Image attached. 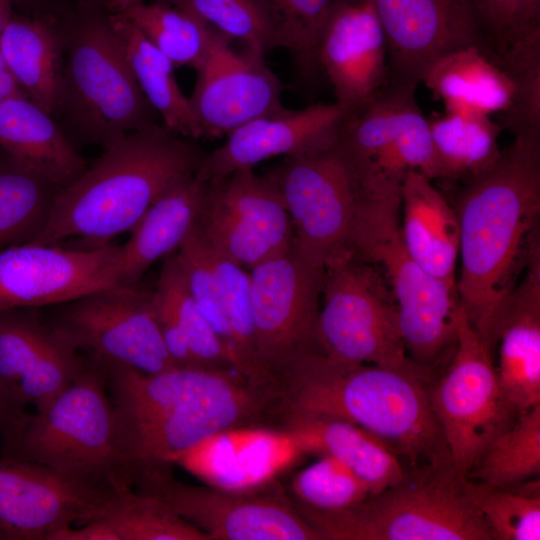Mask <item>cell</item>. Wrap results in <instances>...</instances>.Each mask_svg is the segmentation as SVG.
I'll return each mask as SVG.
<instances>
[{
    "label": "cell",
    "instance_id": "obj_1",
    "mask_svg": "<svg viewBox=\"0 0 540 540\" xmlns=\"http://www.w3.org/2000/svg\"><path fill=\"white\" fill-rule=\"evenodd\" d=\"M454 208L459 300L493 354L502 308L540 245V139L515 137L491 168L468 181Z\"/></svg>",
    "mask_w": 540,
    "mask_h": 540
},
{
    "label": "cell",
    "instance_id": "obj_2",
    "mask_svg": "<svg viewBox=\"0 0 540 540\" xmlns=\"http://www.w3.org/2000/svg\"><path fill=\"white\" fill-rule=\"evenodd\" d=\"M432 378L418 372L335 359L316 349L278 376L281 414L349 421L384 442L410 468L453 464L433 413Z\"/></svg>",
    "mask_w": 540,
    "mask_h": 540
},
{
    "label": "cell",
    "instance_id": "obj_3",
    "mask_svg": "<svg viewBox=\"0 0 540 540\" xmlns=\"http://www.w3.org/2000/svg\"><path fill=\"white\" fill-rule=\"evenodd\" d=\"M104 153L56 197L49 219L29 242L80 238L87 247L130 232L150 205L179 179L195 174L207 153L196 140L163 124L132 132Z\"/></svg>",
    "mask_w": 540,
    "mask_h": 540
},
{
    "label": "cell",
    "instance_id": "obj_4",
    "mask_svg": "<svg viewBox=\"0 0 540 540\" xmlns=\"http://www.w3.org/2000/svg\"><path fill=\"white\" fill-rule=\"evenodd\" d=\"M0 436L2 457L40 464L97 486L132 487L105 369L90 358L44 409L34 414L24 410Z\"/></svg>",
    "mask_w": 540,
    "mask_h": 540
},
{
    "label": "cell",
    "instance_id": "obj_5",
    "mask_svg": "<svg viewBox=\"0 0 540 540\" xmlns=\"http://www.w3.org/2000/svg\"><path fill=\"white\" fill-rule=\"evenodd\" d=\"M401 183L362 184L348 248L381 273L397 306L408 357L433 375L454 347L460 300L456 286L429 275L407 251L400 230Z\"/></svg>",
    "mask_w": 540,
    "mask_h": 540
},
{
    "label": "cell",
    "instance_id": "obj_6",
    "mask_svg": "<svg viewBox=\"0 0 540 540\" xmlns=\"http://www.w3.org/2000/svg\"><path fill=\"white\" fill-rule=\"evenodd\" d=\"M60 24L64 56L53 117L68 138L107 148L156 125L158 113L130 70L110 15L83 11Z\"/></svg>",
    "mask_w": 540,
    "mask_h": 540
},
{
    "label": "cell",
    "instance_id": "obj_7",
    "mask_svg": "<svg viewBox=\"0 0 540 540\" xmlns=\"http://www.w3.org/2000/svg\"><path fill=\"white\" fill-rule=\"evenodd\" d=\"M453 464L406 470L396 484L350 507L323 511L290 496L321 540H494Z\"/></svg>",
    "mask_w": 540,
    "mask_h": 540
},
{
    "label": "cell",
    "instance_id": "obj_8",
    "mask_svg": "<svg viewBox=\"0 0 540 540\" xmlns=\"http://www.w3.org/2000/svg\"><path fill=\"white\" fill-rule=\"evenodd\" d=\"M317 337L335 359L425 374L408 357L397 306L381 273L347 248L325 267Z\"/></svg>",
    "mask_w": 540,
    "mask_h": 540
},
{
    "label": "cell",
    "instance_id": "obj_9",
    "mask_svg": "<svg viewBox=\"0 0 540 540\" xmlns=\"http://www.w3.org/2000/svg\"><path fill=\"white\" fill-rule=\"evenodd\" d=\"M278 187L290 217L292 251L319 271L348 248L361 176L336 137L285 160L267 174Z\"/></svg>",
    "mask_w": 540,
    "mask_h": 540
},
{
    "label": "cell",
    "instance_id": "obj_10",
    "mask_svg": "<svg viewBox=\"0 0 540 540\" xmlns=\"http://www.w3.org/2000/svg\"><path fill=\"white\" fill-rule=\"evenodd\" d=\"M493 358L460 303L452 357L441 377L431 382L429 396L451 461L466 478L489 443L518 415Z\"/></svg>",
    "mask_w": 540,
    "mask_h": 540
},
{
    "label": "cell",
    "instance_id": "obj_11",
    "mask_svg": "<svg viewBox=\"0 0 540 540\" xmlns=\"http://www.w3.org/2000/svg\"><path fill=\"white\" fill-rule=\"evenodd\" d=\"M277 480L228 490L186 484L172 468H159L137 475L133 489L160 500L211 540H321Z\"/></svg>",
    "mask_w": 540,
    "mask_h": 540
},
{
    "label": "cell",
    "instance_id": "obj_12",
    "mask_svg": "<svg viewBox=\"0 0 540 540\" xmlns=\"http://www.w3.org/2000/svg\"><path fill=\"white\" fill-rule=\"evenodd\" d=\"M59 305L48 324L90 359L143 373L176 367L162 339L152 291L114 286Z\"/></svg>",
    "mask_w": 540,
    "mask_h": 540
},
{
    "label": "cell",
    "instance_id": "obj_13",
    "mask_svg": "<svg viewBox=\"0 0 540 540\" xmlns=\"http://www.w3.org/2000/svg\"><path fill=\"white\" fill-rule=\"evenodd\" d=\"M323 272L292 248L249 270L257 365L272 383L308 353L319 349L317 323Z\"/></svg>",
    "mask_w": 540,
    "mask_h": 540
},
{
    "label": "cell",
    "instance_id": "obj_14",
    "mask_svg": "<svg viewBox=\"0 0 540 540\" xmlns=\"http://www.w3.org/2000/svg\"><path fill=\"white\" fill-rule=\"evenodd\" d=\"M195 226L212 249L248 271L292 248L281 193L253 169L206 181Z\"/></svg>",
    "mask_w": 540,
    "mask_h": 540
},
{
    "label": "cell",
    "instance_id": "obj_15",
    "mask_svg": "<svg viewBox=\"0 0 540 540\" xmlns=\"http://www.w3.org/2000/svg\"><path fill=\"white\" fill-rule=\"evenodd\" d=\"M278 406L273 383L242 379L122 433L132 478L172 468L177 458L206 438L236 427H272Z\"/></svg>",
    "mask_w": 540,
    "mask_h": 540
},
{
    "label": "cell",
    "instance_id": "obj_16",
    "mask_svg": "<svg viewBox=\"0 0 540 540\" xmlns=\"http://www.w3.org/2000/svg\"><path fill=\"white\" fill-rule=\"evenodd\" d=\"M415 91L387 80L347 114L337 141L349 158L399 182L410 171L439 179L429 120L416 102Z\"/></svg>",
    "mask_w": 540,
    "mask_h": 540
},
{
    "label": "cell",
    "instance_id": "obj_17",
    "mask_svg": "<svg viewBox=\"0 0 540 540\" xmlns=\"http://www.w3.org/2000/svg\"><path fill=\"white\" fill-rule=\"evenodd\" d=\"M387 50L388 81L417 88L444 56L493 49L470 0H371Z\"/></svg>",
    "mask_w": 540,
    "mask_h": 540
},
{
    "label": "cell",
    "instance_id": "obj_18",
    "mask_svg": "<svg viewBox=\"0 0 540 540\" xmlns=\"http://www.w3.org/2000/svg\"><path fill=\"white\" fill-rule=\"evenodd\" d=\"M123 488V487H122ZM46 466L0 458V540H49L100 518L116 491Z\"/></svg>",
    "mask_w": 540,
    "mask_h": 540
},
{
    "label": "cell",
    "instance_id": "obj_19",
    "mask_svg": "<svg viewBox=\"0 0 540 540\" xmlns=\"http://www.w3.org/2000/svg\"><path fill=\"white\" fill-rule=\"evenodd\" d=\"M119 249L111 242L84 248L25 242L0 250V311L59 305L118 286Z\"/></svg>",
    "mask_w": 540,
    "mask_h": 540
},
{
    "label": "cell",
    "instance_id": "obj_20",
    "mask_svg": "<svg viewBox=\"0 0 540 540\" xmlns=\"http://www.w3.org/2000/svg\"><path fill=\"white\" fill-rule=\"evenodd\" d=\"M222 38L213 48L188 98L202 138H221L246 123L282 113L284 85L264 61L246 50L234 51Z\"/></svg>",
    "mask_w": 540,
    "mask_h": 540
},
{
    "label": "cell",
    "instance_id": "obj_21",
    "mask_svg": "<svg viewBox=\"0 0 540 540\" xmlns=\"http://www.w3.org/2000/svg\"><path fill=\"white\" fill-rule=\"evenodd\" d=\"M0 311V383L25 407L44 409L86 359L35 310Z\"/></svg>",
    "mask_w": 540,
    "mask_h": 540
},
{
    "label": "cell",
    "instance_id": "obj_22",
    "mask_svg": "<svg viewBox=\"0 0 540 540\" xmlns=\"http://www.w3.org/2000/svg\"><path fill=\"white\" fill-rule=\"evenodd\" d=\"M316 60L336 102L353 110L388 80L384 32L371 0H338L319 35Z\"/></svg>",
    "mask_w": 540,
    "mask_h": 540
},
{
    "label": "cell",
    "instance_id": "obj_23",
    "mask_svg": "<svg viewBox=\"0 0 540 540\" xmlns=\"http://www.w3.org/2000/svg\"><path fill=\"white\" fill-rule=\"evenodd\" d=\"M351 110L337 102L311 104L300 110L252 120L237 128L226 141L207 153L196 172L201 181H209L240 169H253L275 156H292L330 143Z\"/></svg>",
    "mask_w": 540,
    "mask_h": 540
},
{
    "label": "cell",
    "instance_id": "obj_24",
    "mask_svg": "<svg viewBox=\"0 0 540 540\" xmlns=\"http://www.w3.org/2000/svg\"><path fill=\"white\" fill-rule=\"evenodd\" d=\"M304 455L283 430L243 426L206 438L180 455L175 464L209 486L245 490L278 479Z\"/></svg>",
    "mask_w": 540,
    "mask_h": 540
},
{
    "label": "cell",
    "instance_id": "obj_25",
    "mask_svg": "<svg viewBox=\"0 0 540 540\" xmlns=\"http://www.w3.org/2000/svg\"><path fill=\"white\" fill-rule=\"evenodd\" d=\"M496 347L498 378L518 414L540 403V245L502 308Z\"/></svg>",
    "mask_w": 540,
    "mask_h": 540
},
{
    "label": "cell",
    "instance_id": "obj_26",
    "mask_svg": "<svg viewBox=\"0 0 540 540\" xmlns=\"http://www.w3.org/2000/svg\"><path fill=\"white\" fill-rule=\"evenodd\" d=\"M100 364L122 433L245 379L234 369L174 367L143 373L122 364Z\"/></svg>",
    "mask_w": 540,
    "mask_h": 540
},
{
    "label": "cell",
    "instance_id": "obj_27",
    "mask_svg": "<svg viewBox=\"0 0 540 540\" xmlns=\"http://www.w3.org/2000/svg\"><path fill=\"white\" fill-rule=\"evenodd\" d=\"M195 174L169 186L132 228L113 268L118 286L138 285L147 269L175 253L192 231L206 189Z\"/></svg>",
    "mask_w": 540,
    "mask_h": 540
},
{
    "label": "cell",
    "instance_id": "obj_28",
    "mask_svg": "<svg viewBox=\"0 0 540 540\" xmlns=\"http://www.w3.org/2000/svg\"><path fill=\"white\" fill-rule=\"evenodd\" d=\"M274 428L289 433L306 454L330 456L358 475L376 494L405 475L399 457L379 438L343 419L281 414Z\"/></svg>",
    "mask_w": 540,
    "mask_h": 540
},
{
    "label": "cell",
    "instance_id": "obj_29",
    "mask_svg": "<svg viewBox=\"0 0 540 540\" xmlns=\"http://www.w3.org/2000/svg\"><path fill=\"white\" fill-rule=\"evenodd\" d=\"M400 230L412 258L432 277L456 286L460 225L457 212L423 174L401 183Z\"/></svg>",
    "mask_w": 540,
    "mask_h": 540
},
{
    "label": "cell",
    "instance_id": "obj_30",
    "mask_svg": "<svg viewBox=\"0 0 540 540\" xmlns=\"http://www.w3.org/2000/svg\"><path fill=\"white\" fill-rule=\"evenodd\" d=\"M0 147L62 189L88 167L56 119L27 97L0 103Z\"/></svg>",
    "mask_w": 540,
    "mask_h": 540
},
{
    "label": "cell",
    "instance_id": "obj_31",
    "mask_svg": "<svg viewBox=\"0 0 540 540\" xmlns=\"http://www.w3.org/2000/svg\"><path fill=\"white\" fill-rule=\"evenodd\" d=\"M0 49L28 98L53 116L64 56L60 20L48 14H13L0 37Z\"/></svg>",
    "mask_w": 540,
    "mask_h": 540
},
{
    "label": "cell",
    "instance_id": "obj_32",
    "mask_svg": "<svg viewBox=\"0 0 540 540\" xmlns=\"http://www.w3.org/2000/svg\"><path fill=\"white\" fill-rule=\"evenodd\" d=\"M447 113L490 116L509 106L513 85L493 54L469 47L437 61L422 81Z\"/></svg>",
    "mask_w": 540,
    "mask_h": 540
},
{
    "label": "cell",
    "instance_id": "obj_33",
    "mask_svg": "<svg viewBox=\"0 0 540 540\" xmlns=\"http://www.w3.org/2000/svg\"><path fill=\"white\" fill-rule=\"evenodd\" d=\"M110 20L140 90L163 125L180 136L202 138L189 99L177 83L174 64L127 17L115 12Z\"/></svg>",
    "mask_w": 540,
    "mask_h": 540
},
{
    "label": "cell",
    "instance_id": "obj_34",
    "mask_svg": "<svg viewBox=\"0 0 540 540\" xmlns=\"http://www.w3.org/2000/svg\"><path fill=\"white\" fill-rule=\"evenodd\" d=\"M59 186L0 149V250L32 241L46 225Z\"/></svg>",
    "mask_w": 540,
    "mask_h": 540
},
{
    "label": "cell",
    "instance_id": "obj_35",
    "mask_svg": "<svg viewBox=\"0 0 540 540\" xmlns=\"http://www.w3.org/2000/svg\"><path fill=\"white\" fill-rule=\"evenodd\" d=\"M439 179L470 181L500 158L503 129L490 116L447 113L429 120Z\"/></svg>",
    "mask_w": 540,
    "mask_h": 540
},
{
    "label": "cell",
    "instance_id": "obj_36",
    "mask_svg": "<svg viewBox=\"0 0 540 540\" xmlns=\"http://www.w3.org/2000/svg\"><path fill=\"white\" fill-rule=\"evenodd\" d=\"M175 67L199 71L215 45L226 38L192 12L168 2L139 3L121 13Z\"/></svg>",
    "mask_w": 540,
    "mask_h": 540
},
{
    "label": "cell",
    "instance_id": "obj_37",
    "mask_svg": "<svg viewBox=\"0 0 540 540\" xmlns=\"http://www.w3.org/2000/svg\"><path fill=\"white\" fill-rule=\"evenodd\" d=\"M152 296L155 309L177 324L203 367L235 370L226 346L194 302L176 252L164 258Z\"/></svg>",
    "mask_w": 540,
    "mask_h": 540
},
{
    "label": "cell",
    "instance_id": "obj_38",
    "mask_svg": "<svg viewBox=\"0 0 540 540\" xmlns=\"http://www.w3.org/2000/svg\"><path fill=\"white\" fill-rule=\"evenodd\" d=\"M493 57L513 85L510 104L500 114L502 127L514 137L540 139V23L518 34Z\"/></svg>",
    "mask_w": 540,
    "mask_h": 540
},
{
    "label": "cell",
    "instance_id": "obj_39",
    "mask_svg": "<svg viewBox=\"0 0 540 540\" xmlns=\"http://www.w3.org/2000/svg\"><path fill=\"white\" fill-rule=\"evenodd\" d=\"M540 474V403L519 413L487 446L467 479L509 486Z\"/></svg>",
    "mask_w": 540,
    "mask_h": 540
},
{
    "label": "cell",
    "instance_id": "obj_40",
    "mask_svg": "<svg viewBox=\"0 0 540 540\" xmlns=\"http://www.w3.org/2000/svg\"><path fill=\"white\" fill-rule=\"evenodd\" d=\"M115 540H211L160 500L132 487L116 491L103 515Z\"/></svg>",
    "mask_w": 540,
    "mask_h": 540
},
{
    "label": "cell",
    "instance_id": "obj_41",
    "mask_svg": "<svg viewBox=\"0 0 540 540\" xmlns=\"http://www.w3.org/2000/svg\"><path fill=\"white\" fill-rule=\"evenodd\" d=\"M205 244L230 331L234 368L250 383L265 384L256 358L249 271Z\"/></svg>",
    "mask_w": 540,
    "mask_h": 540
},
{
    "label": "cell",
    "instance_id": "obj_42",
    "mask_svg": "<svg viewBox=\"0 0 540 540\" xmlns=\"http://www.w3.org/2000/svg\"><path fill=\"white\" fill-rule=\"evenodd\" d=\"M338 0H256L272 47L284 48L306 77L318 70L316 49L325 18Z\"/></svg>",
    "mask_w": 540,
    "mask_h": 540
},
{
    "label": "cell",
    "instance_id": "obj_43",
    "mask_svg": "<svg viewBox=\"0 0 540 540\" xmlns=\"http://www.w3.org/2000/svg\"><path fill=\"white\" fill-rule=\"evenodd\" d=\"M465 492L483 516L494 540H539L540 496L513 486H492L467 479Z\"/></svg>",
    "mask_w": 540,
    "mask_h": 540
},
{
    "label": "cell",
    "instance_id": "obj_44",
    "mask_svg": "<svg viewBox=\"0 0 540 540\" xmlns=\"http://www.w3.org/2000/svg\"><path fill=\"white\" fill-rule=\"evenodd\" d=\"M290 491L296 500L323 511L344 509L371 495L369 486L358 475L330 456H320L297 472Z\"/></svg>",
    "mask_w": 540,
    "mask_h": 540
},
{
    "label": "cell",
    "instance_id": "obj_45",
    "mask_svg": "<svg viewBox=\"0 0 540 540\" xmlns=\"http://www.w3.org/2000/svg\"><path fill=\"white\" fill-rule=\"evenodd\" d=\"M192 12L229 40L262 56L272 50L265 18L256 0H165Z\"/></svg>",
    "mask_w": 540,
    "mask_h": 540
},
{
    "label": "cell",
    "instance_id": "obj_46",
    "mask_svg": "<svg viewBox=\"0 0 540 540\" xmlns=\"http://www.w3.org/2000/svg\"><path fill=\"white\" fill-rule=\"evenodd\" d=\"M176 254L194 302L220 337L231 357L229 327L223 312L207 247L196 226L176 251Z\"/></svg>",
    "mask_w": 540,
    "mask_h": 540
},
{
    "label": "cell",
    "instance_id": "obj_47",
    "mask_svg": "<svg viewBox=\"0 0 540 540\" xmlns=\"http://www.w3.org/2000/svg\"><path fill=\"white\" fill-rule=\"evenodd\" d=\"M494 52L540 23V0H470Z\"/></svg>",
    "mask_w": 540,
    "mask_h": 540
},
{
    "label": "cell",
    "instance_id": "obj_48",
    "mask_svg": "<svg viewBox=\"0 0 540 540\" xmlns=\"http://www.w3.org/2000/svg\"><path fill=\"white\" fill-rule=\"evenodd\" d=\"M24 410L25 407L0 383V432Z\"/></svg>",
    "mask_w": 540,
    "mask_h": 540
},
{
    "label": "cell",
    "instance_id": "obj_49",
    "mask_svg": "<svg viewBox=\"0 0 540 540\" xmlns=\"http://www.w3.org/2000/svg\"><path fill=\"white\" fill-rule=\"evenodd\" d=\"M16 97L28 98V95L8 69L0 72V103Z\"/></svg>",
    "mask_w": 540,
    "mask_h": 540
},
{
    "label": "cell",
    "instance_id": "obj_50",
    "mask_svg": "<svg viewBox=\"0 0 540 540\" xmlns=\"http://www.w3.org/2000/svg\"><path fill=\"white\" fill-rule=\"evenodd\" d=\"M14 4L15 0H0V37L13 15L12 8Z\"/></svg>",
    "mask_w": 540,
    "mask_h": 540
},
{
    "label": "cell",
    "instance_id": "obj_51",
    "mask_svg": "<svg viewBox=\"0 0 540 540\" xmlns=\"http://www.w3.org/2000/svg\"><path fill=\"white\" fill-rule=\"evenodd\" d=\"M117 13H122L129 8L142 3L143 0H106Z\"/></svg>",
    "mask_w": 540,
    "mask_h": 540
},
{
    "label": "cell",
    "instance_id": "obj_52",
    "mask_svg": "<svg viewBox=\"0 0 540 540\" xmlns=\"http://www.w3.org/2000/svg\"><path fill=\"white\" fill-rule=\"evenodd\" d=\"M39 0H15V4L19 5L23 9L32 10L38 8Z\"/></svg>",
    "mask_w": 540,
    "mask_h": 540
},
{
    "label": "cell",
    "instance_id": "obj_53",
    "mask_svg": "<svg viewBox=\"0 0 540 540\" xmlns=\"http://www.w3.org/2000/svg\"><path fill=\"white\" fill-rule=\"evenodd\" d=\"M7 65L0 49V72L7 70Z\"/></svg>",
    "mask_w": 540,
    "mask_h": 540
}]
</instances>
